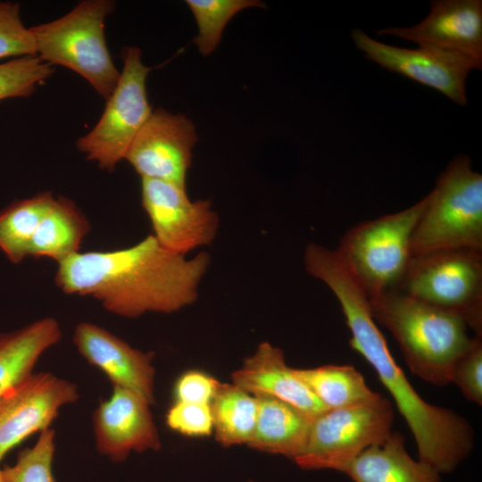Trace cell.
Listing matches in <instances>:
<instances>
[{
    "label": "cell",
    "mask_w": 482,
    "mask_h": 482,
    "mask_svg": "<svg viewBox=\"0 0 482 482\" xmlns=\"http://www.w3.org/2000/svg\"><path fill=\"white\" fill-rule=\"evenodd\" d=\"M210 263L206 252L173 253L150 234L127 248L74 253L58 263L54 282L66 294L92 296L108 312L133 319L192 305Z\"/></svg>",
    "instance_id": "1"
},
{
    "label": "cell",
    "mask_w": 482,
    "mask_h": 482,
    "mask_svg": "<svg viewBox=\"0 0 482 482\" xmlns=\"http://www.w3.org/2000/svg\"><path fill=\"white\" fill-rule=\"evenodd\" d=\"M325 285L338 300L352 337L350 346L374 369L415 439L420 461L440 474L453 471L470 453L474 431L455 411L426 402L391 355L372 318L367 293L349 270L331 271Z\"/></svg>",
    "instance_id": "2"
},
{
    "label": "cell",
    "mask_w": 482,
    "mask_h": 482,
    "mask_svg": "<svg viewBox=\"0 0 482 482\" xmlns=\"http://www.w3.org/2000/svg\"><path fill=\"white\" fill-rule=\"evenodd\" d=\"M369 300L372 318L390 331L411 371L433 386L452 383L472 339L464 320L397 290Z\"/></svg>",
    "instance_id": "3"
},
{
    "label": "cell",
    "mask_w": 482,
    "mask_h": 482,
    "mask_svg": "<svg viewBox=\"0 0 482 482\" xmlns=\"http://www.w3.org/2000/svg\"><path fill=\"white\" fill-rule=\"evenodd\" d=\"M446 249L482 251V175L458 155L438 176L411 240V256Z\"/></svg>",
    "instance_id": "4"
},
{
    "label": "cell",
    "mask_w": 482,
    "mask_h": 482,
    "mask_svg": "<svg viewBox=\"0 0 482 482\" xmlns=\"http://www.w3.org/2000/svg\"><path fill=\"white\" fill-rule=\"evenodd\" d=\"M114 6L111 0L82 1L64 16L29 28L37 57L75 71L106 100L120 76L104 35L105 19Z\"/></svg>",
    "instance_id": "5"
},
{
    "label": "cell",
    "mask_w": 482,
    "mask_h": 482,
    "mask_svg": "<svg viewBox=\"0 0 482 482\" xmlns=\"http://www.w3.org/2000/svg\"><path fill=\"white\" fill-rule=\"evenodd\" d=\"M425 204L426 196L402 211L358 223L334 249L369 297L399 287L412 257L411 236Z\"/></svg>",
    "instance_id": "6"
},
{
    "label": "cell",
    "mask_w": 482,
    "mask_h": 482,
    "mask_svg": "<svg viewBox=\"0 0 482 482\" xmlns=\"http://www.w3.org/2000/svg\"><path fill=\"white\" fill-rule=\"evenodd\" d=\"M461 316L482 335V251L437 250L412 256L396 289Z\"/></svg>",
    "instance_id": "7"
},
{
    "label": "cell",
    "mask_w": 482,
    "mask_h": 482,
    "mask_svg": "<svg viewBox=\"0 0 482 482\" xmlns=\"http://www.w3.org/2000/svg\"><path fill=\"white\" fill-rule=\"evenodd\" d=\"M394 410L390 401L340 409H327L315 417L303 452L294 461L303 470L343 472L370 446L392 434Z\"/></svg>",
    "instance_id": "8"
},
{
    "label": "cell",
    "mask_w": 482,
    "mask_h": 482,
    "mask_svg": "<svg viewBox=\"0 0 482 482\" xmlns=\"http://www.w3.org/2000/svg\"><path fill=\"white\" fill-rule=\"evenodd\" d=\"M141 56V50L137 46L126 49L118 84L107 99L100 120L90 132L77 141L78 149L102 170L112 171L125 158L153 111L145 87L151 68L143 63Z\"/></svg>",
    "instance_id": "9"
},
{
    "label": "cell",
    "mask_w": 482,
    "mask_h": 482,
    "mask_svg": "<svg viewBox=\"0 0 482 482\" xmlns=\"http://www.w3.org/2000/svg\"><path fill=\"white\" fill-rule=\"evenodd\" d=\"M141 203L152 235L166 250L187 255L215 239L220 218L210 200L192 201L186 188L172 183L141 179Z\"/></svg>",
    "instance_id": "10"
},
{
    "label": "cell",
    "mask_w": 482,
    "mask_h": 482,
    "mask_svg": "<svg viewBox=\"0 0 482 482\" xmlns=\"http://www.w3.org/2000/svg\"><path fill=\"white\" fill-rule=\"evenodd\" d=\"M351 37L365 57L381 67L436 89L460 105L467 104L466 80L482 60L462 53L419 45L401 48L377 41L359 29Z\"/></svg>",
    "instance_id": "11"
},
{
    "label": "cell",
    "mask_w": 482,
    "mask_h": 482,
    "mask_svg": "<svg viewBox=\"0 0 482 482\" xmlns=\"http://www.w3.org/2000/svg\"><path fill=\"white\" fill-rule=\"evenodd\" d=\"M197 141L195 128L183 114L162 108L152 111L128 149L125 158L141 179L172 183L186 188L192 150Z\"/></svg>",
    "instance_id": "12"
},
{
    "label": "cell",
    "mask_w": 482,
    "mask_h": 482,
    "mask_svg": "<svg viewBox=\"0 0 482 482\" xmlns=\"http://www.w3.org/2000/svg\"><path fill=\"white\" fill-rule=\"evenodd\" d=\"M79 398L75 383L51 372L31 373L0 398V461L35 432L48 428L59 409Z\"/></svg>",
    "instance_id": "13"
},
{
    "label": "cell",
    "mask_w": 482,
    "mask_h": 482,
    "mask_svg": "<svg viewBox=\"0 0 482 482\" xmlns=\"http://www.w3.org/2000/svg\"><path fill=\"white\" fill-rule=\"evenodd\" d=\"M151 403L129 389L113 386L112 396L93 413L97 450L114 462L131 452L158 451L162 445Z\"/></svg>",
    "instance_id": "14"
},
{
    "label": "cell",
    "mask_w": 482,
    "mask_h": 482,
    "mask_svg": "<svg viewBox=\"0 0 482 482\" xmlns=\"http://www.w3.org/2000/svg\"><path fill=\"white\" fill-rule=\"evenodd\" d=\"M72 341L90 364L106 374L113 386L137 392L154 404L153 352L134 348L105 328L86 321L76 326Z\"/></svg>",
    "instance_id": "15"
},
{
    "label": "cell",
    "mask_w": 482,
    "mask_h": 482,
    "mask_svg": "<svg viewBox=\"0 0 482 482\" xmlns=\"http://www.w3.org/2000/svg\"><path fill=\"white\" fill-rule=\"evenodd\" d=\"M419 45L452 50L482 60V1L436 0L420 23L377 31Z\"/></svg>",
    "instance_id": "16"
},
{
    "label": "cell",
    "mask_w": 482,
    "mask_h": 482,
    "mask_svg": "<svg viewBox=\"0 0 482 482\" xmlns=\"http://www.w3.org/2000/svg\"><path fill=\"white\" fill-rule=\"evenodd\" d=\"M231 377L233 384L249 394L285 401L312 420L327 410L293 368L287 365L283 351L269 342H262Z\"/></svg>",
    "instance_id": "17"
},
{
    "label": "cell",
    "mask_w": 482,
    "mask_h": 482,
    "mask_svg": "<svg viewBox=\"0 0 482 482\" xmlns=\"http://www.w3.org/2000/svg\"><path fill=\"white\" fill-rule=\"evenodd\" d=\"M254 397L257 418L246 445L294 461L306 446L312 419L295 406L273 396L257 395Z\"/></svg>",
    "instance_id": "18"
},
{
    "label": "cell",
    "mask_w": 482,
    "mask_h": 482,
    "mask_svg": "<svg viewBox=\"0 0 482 482\" xmlns=\"http://www.w3.org/2000/svg\"><path fill=\"white\" fill-rule=\"evenodd\" d=\"M344 473L353 482H442L441 474L432 466L409 455L399 432L367 448Z\"/></svg>",
    "instance_id": "19"
},
{
    "label": "cell",
    "mask_w": 482,
    "mask_h": 482,
    "mask_svg": "<svg viewBox=\"0 0 482 482\" xmlns=\"http://www.w3.org/2000/svg\"><path fill=\"white\" fill-rule=\"evenodd\" d=\"M62 337L51 317L0 334V398L31 373L40 356Z\"/></svg>",
    "instance_id": "20"
},
{
    "label": "cell",
    "mask_w": 482,
    "mask_h": 482,
    "mask_svg": "<svg viewBox=\"0 0 482 482\" xmlns=\"http://www.w3.org/2000/svg\"><path fill=\"white\" fill-rule=\"evenodd\" d=\"M90 223L73 201L54 197L30 243L29 256L48 257L59 263L79 253Z\"/></svg>",
    "instance_id": "21"
},
{
    "label": "cell",
    "mask_w": 482,
    "mask_h": 482,
    "mask_svg": "<svg viewBox=\"0 0 482 482\" xmlns=\"http://www.w3.org/2000/svg\"><path fill=\"white\" fill-rule=\"evenodd\" d=\"M293 370L326 409L370 404L383 398L370 389L362 375L351 365Z\"/></svg>",
    "instance_id": "22"
},
{
    "label": "cell",
    "mask_w": 482,
    "mask_h": 482,
    "mask_svg": "<svg viewBox=\"0 0 482 482\" xmlns=\"http://www.w3.org/2000/svg\"><path fill=\"white\" fill-rule=\"evenodd\" d=\"M210 409L218 443L225 447L249 443L257 418L254 395L233 383L220 382Z\"/></svg>",
    "instance_id": "23"
},
{
    "label": "cell",
    "mask_w": 482,
    "mask_h": 482,
    "mask_svg": "<svg viewBox=\"0 0 482 482\" xmlns=\"http://www.w3.org/2000/svg\"><path fill=\"white\" fill-rule=\"evenodd\" d=\"M54 196L44 191L0 210V250L19 263L29 256L31 239Z\"/></svg>",
    "instance_id": "24"
},
{
    "label": "cell",
    "mask_w": 482,
    "mask_h": 482,
    "mask_svg": "<svg viewBox=\"0 0 482 482\" xmlns=\"http://www.w3.org/2000/svg\"><path fill=\"white\" fill-rule=\"evenodd\" d=\"M198 29L194 38L199 52L211 54L221 39V34L230 19L248 7H262L258 0H187Z\"/></svg>",
    "instance_id": "25"
},
{
    "label": "cell",
    "mask_w": 482,
    "mask_h": 482,
    "mask_svg": "<svg viewBox=\"0 0 482 482\" xmlns=\"http://www.w3.org/2000/svg\"><path fill=\"white\" fill-rule=\"evenodd\" d=\"M55 451V431L46 428L37 443L19 452L12 466L3 470L5 482H55L52 463Z\"/></svg>",
    "instance_id": "26"
},
{
    "label": "cell",
    "mask_w": 482,
    "mask_h": 482,
    "mask_svg": "<svg viewBox=\"0 0 482 482\" xmlns=\"http://www.w3.org/2000/svg\"><path fill=\"white\" fill-rule=\"evenodd\" d=\"M54 71L51 64L37 55L21 56L0 63V101L30 96Z\"/></svg>",
    "instance_id": "27"
},
{
    "label": "cell",
    "mask_w": 482,
    "mask_h": 482,
    "mask_svg": "<svg viewBox=\"0 0 482 482\" xmlns=\"http://www.w3.org/2000/svg\"><path fill=\"white\" fill-rule=\"evenodd\" d=\"M36 55V46L29 28L21 18L20 4L0 2V59Z\"/></svg>",
    "instance_id": "28"
},
{
    "label": "cell",
    "mask_w": 482,
    "mask_h": 482,
    "mask_svg": "<svg viewBox=\"0 0 482 482\" xmlns=\"http://www.w3.org/2000/svg\"><path fill=\"white\" fill-rule=\"evenodd\" d=\"M452 383L461 390L463 396L479 405L482 404V340L474 336L471 343L456 363Z\"/></svg>",
    "instance_id": "29"
},
{
    "label": "cell",
    "mask_w": 482,
    "mask_h": 482,
    "mask_svg": "<svg viewBox=\"0 0 482 482\" xmlns=\"http://www.w3.org/2000/svg\"><path fill=\"white\" fill-rule=\"evenodd\" d=\"M166 424L185 436H210L213 431L210 404L176 401L166 414Z\"/></svg>",
    "instance_id": "30"
},
{
    "label": "cell",
    "mask_w": 482,
    "mask_h": 482,
    "mask_svg": "<svg viewBox=\"0 0 482 482\" xmlns=\"http://www.w3.org/2000/svg\"><path fill=\"white\" fill-rule=\"evenodd\" d=\"M219 383V380L202 371H187L176 382V401L210 404Z\"/></svg>",
    "instance_id": "31"
},
{
    "label": "cell",
    "mask_w": 482,
    "mask_h": 482,
    "mask_svg": "<svg viewBox=\"0 0 482 482\" xmlns=\"http://www.w3.org/2000/svg\"><path fill=\"white\" fill-rule=\"evenodd\" d=\"M0 482H5L4 478V474H3V470H0Z\"/></svg>",
    "instance_id": "32"
},
{
    "label": "cell",
    "mask_w": 482,
    "mask_h": 482,
    "mask_svg": "<svg viewBox=\"0 0 482 482\" xmlns=\"http://www.w3.org/2000/svg\"><path fill=\"white\" fill-rule=\"evenodd\" d=\"M248 482H256V481H253V480H249Z\"/></svg>",
    "instance_id": "33"
}]
</instances>
